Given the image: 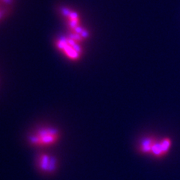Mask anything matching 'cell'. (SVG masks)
<instances>
[{
	"label": "cell",
	"instance_id": "cell-1",
	"mask_svg": "<svg viewBox=\"0 0 180 180\" xmlns=\"http://www.w3.org/2000/svg\"><path fill=\"white\" fill-rule=\"evenodd\" d=\"M172 144V141L169 138H158L149 136L140 141L138 150L142 154L155 158H162L167 155Z\"/></svg>",
	"mask_w": 180,
	"mask_h": 180
},
{
	"label": "cell",
	"instance_id": "cell-2",
	"mask_svg": "<svg viewBox=\"0 0 180 180\" xmlns=\"http://www.w3.org/2000/svg\"><path fill=\"white\" fill-rule=\"evenodd\" d=\"M54 44L60 54L70 61H78L83 54L82 43L76 41L68 35L57 38Z\"/></svg>",
	"mask_w": 180,
	"mask_h": 180
},
{
	"label": "cell",
	"instance_id": "cell-3",
	"mask_svg": "<svg viewBox=\"0 0 180 180\" xmlns=\"http://www.w3.org/2000/svg\"><path fill=\"white\" fill-rule=\"evenodd\" d=\"M60 133L54 127H41L32 132L29 137V144L38 147H46L58 142Z\"/></svg>",
	"mask_w": 180,
	"mask_h": 180
},
{
	"label": "cell",
	"instance_id": "cell-4",
	"mask_svg": "<svg viewBox=\"0 0 180 180\" xmlns=\"http://www.w3.org/2000/svg\"><path fill=\"white\" fill-rule=\"evenodd\" d=\"M37 167L44 174H53L57 169V158L48 153H41L37 157Z\"/></svg>",
	"mask_w": 180,
	"mask_h": 180
},
{
	"label": "cell",
	"instance_id": "cell-5",
	"mask_svg": "<svg viewBox=\"0 0 180 180\" xmlns=\"http://www.w3.org/2000/svg\"><path fill=\"white\" fill-rule=\"evenodd\" d=\"M9 11V8H6V7L0 5V21L7 17V14H8Z\"/></svg>",
	"mask_w": 180,
	"mask_h": 180
},
{
	"label": "cell",
	"instance_id": "cell-6",
	"mask_svg": "<svg viewBox=\"0 0 180 180\" xmlns=\"http://www.w3.org/2000/svg\"><path fill=\"white\" fill-rule=\"evenodd\" d=\"M14 0H0V5L6 8H9L11 5Z\"/></svg>",
	"mask_w": 180,
	"mask_h": 180
}]
</instances>
